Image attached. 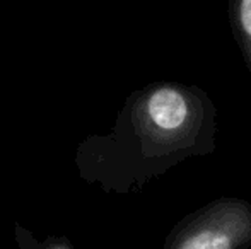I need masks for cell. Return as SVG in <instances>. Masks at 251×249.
<instances>
[{
    "label": "cell",
    "instance_id": "1",
    "mask_svg": "<svg viewBox=\"0 0 251 249\" xmlns=\"http://www.w3.org/2000/svg\"><path fill=\"white\" fill-rule=\"evenodd\" d=\"M217 110L199 86L154 82L126 97L113 128L75 150L79 178L101 191L128 195L190 157L215 150Z\"/></svg>",
    "mask_w": 251,
    "mask_h": 249
},
{
    "label": "cell",
    "instance_id": "2",
    "mask_svg": "<svg viewBox=\"0 0 251 249\" xmlns=\"http://www.w3.org/2000/svg\"><path fill=\"white\" fill-rule=\"evenodd\" d=\"M251 203L219 198L183 217L164 241V249H248Z\"/></svg>",
    "mask_w": 251,
    "mask_h": 249
},
{
    "label": "cell",
    "instance_id": "3",
    "mask_svg": "<svg viewBox=\"0 0 251 249\" xmlns=\"http://www.w3.org/2000/svg\"><path fill=\"white\" fill-rule=\"evenodd\" d=\"M229 23L251 73V0H234L229 3Z\"/></svg>",
    "mask_w": 251,
    "mask_h": 249
},
{
    "label": "cell",
    "instance_id": "4",
    "mask_svg": "<svg viewBox=\"0 0 251 249\" xmlns=\"http://www.w3.org/2000/svg\"><path fill=\"white\" fill-rule=\"evenodd\" d=\"M14 239L19 249H75L65 236H47L45 239H38L29 229L23 224H14Z\"/></svg>",
    "mask_w": 251,
    "mask_h": 249
}]
</instances>
